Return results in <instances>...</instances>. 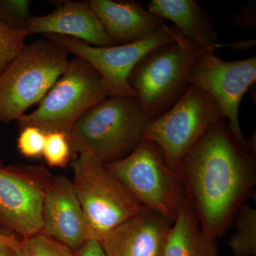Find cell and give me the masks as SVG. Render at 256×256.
<instances>
[{
  "label": "cell",
  "mask_w": 256,
  "mask_h": 256,
  "mask_svg": "<svg viewBox=\"0 0 256 256\" xmlns=\"http://www.w3.org/2000/svg\"><path fill=\"white\" fill-rule=\"evenodd\" d=\"M176 172L202 228L216 238L226 232L254 190L256 154L236 140L222 120L190 150Z\"/></svg>",
  "instance_id": "1"
},
{
  "label": "cell",
  "mask_w": 256,
  "mask_h": 256,
  "mask_svg": "<svg viewBox=\"0 0 256 256\" xmlns=\"http://www.w3.org/2000/svg\"><path fill=\"white\" fill-rule=\"evenodd\" d=\"M150 120L134 97H108L90 108L68 134L74 152L90 153L104 164L129 156Z\"/></svg>",
  "instance_id": "2"
},
{
  "label": "cell",
  "mask_w": 256,
  "mask_h": 256,
  "mask_svg": "<svg viewBox=\"0 0 256 256\" xmlns=\"http://www.w3.org/2000/svg\"><path fill=\"white\" fill-rule=\"evenodd\" d=\"M174 42L156 47L138 62L130 75V86L149 119H156L174 105L190 86L188 76L197 60L206 54L176 28Z\"/></svg>",
  "instance_id": "3"
},
{
  "label": "cell",
  "mask_w": 256,
  "mask_h": 256,
  "mask_svg": "<svg viewBox=\"0 0 256 256\" xmlns=\"http://www.w3.org/2000/svg\"><path fill=\"white\" fill-rule=\"evenodd\" d=\"M70 166L88 238L101 242L116 227L148 208L90 153L79 154Z\"/></svg>",
  "instance_id": "4"
},
{
  "label": "cell",
  "mask_w": 256,
  "mask_h": 256,
  "mask_svg": "<svg viewBox=\"0 0 256 256\" xmlns=\"http://www.w3.org/2000/svg\"><path fill=\"white\" fill-rule=\"evenodd\" d=\"M68 52L48 38L26 44L0 74V124L40 104L68 64Z\"/></svg>",
  "instance_id": "5"
},
{
  "label": "cell",
  "mask_w": 256,
  "mask_h": 256,
  "mask_svg": "<svg viewBox=\"0 0 256 256\" xmlns=\"http://www.w3.org/2000/svg\"><path fill=\"white\" fill-rule=\"evenodd\" d=\"M105 82L98 72L85 60H69L64 73L52 86L38 108L18 119L20 129L28 126L46 133L68 134L88 110L108 98Z\"/></svg>",
  "instance_id": "6"
},
{
  "label": "cell",
  "mask_w": 256,
  "mask_h": 256,
  "mask_svg": "<svg viewBox=\"0 0 256 256\" xmlns=\"http://www.w3.org/2000/svg\"><path fill=\"white\" fill-rule=\"evenodd\" d=\"M105 165L144 206L174 223L185 200L184 188L154 142L142 140L129 156Z\"/></svg>",
  "instance_id": "7"
},
{
  "label": "cell",
  "mask_w": 256,
  "mask_h": 256,
  "mask_svg": "<svg viewBox=\"0 0 256 256\" xmlns=\"http://www.w3.org/2000/svg\"><path fill=\"white\" fill-rule=\"evenodd\" d=\"M224 119L218 102L208 92L190 86L169 110L150 121L142 140L158 146L166 164L176 172L184 158L210 126Z\"/></svg>",
  "instance_id": "8"
},
{
  "label": "cell",
  "mask_w": 256,
  "mask_h": 256,
  "mask_svg": "<svg viewBox=\"0 0 256 256\" xmlns=\"http://www.w3.org/2000/svg\"><path fill=\"white\" fill-rule=\"evenodd\" d=\"M54 176L43 166H5L0 158V226L22 239L41 232L44 200Z\"/></svg>",
  "instance_id": "9"
},
{
  "label": "cell",
  "mask_w": 256,
  "mask_h": 256,
  "mask_svg": "<svg viewBox=\"0 0 256 256\" xmlns=\"http://www.w3.org/2000/svg\"><path fill=\"white\" fill-rule=\"evenodd\" d=\"M174 26L164 24L144 40L126 44L99 47L72 37L44 34L68 54L85 60L98 72L105 82L109 97H136L130 86V75L143 57L156 47L174 42Z\"/></svg>",
  "instance_id": "10"
},
{
  "label": "cell",
  "mask_w": 256,
  "mask_h": 256,
  "mask_svg": "<svg viewBox=\"0 0 256 256\" xmlns=\"http://www.w3.org/2000/svg\"><path fill=\"white\" fill-rule=\"evenodd\" d=\"M256 80V57L226 62L214 54H205L188 74L190 86L208 92L222 109L234 137L247 148L238 120L240 101Z\"/></svg>",
  "instance_id": "11"
},
{
  "label": "cell",
  "mask_w": 256,
  "mask_h": 256,
  "mask_svg": "<svg viewBox=\"0 0 256 256\" xmlns=\"http://www.w3.org/2000/svg\"><path fill=\"white\" fill-rule=\"evenodd\" d=\"M40 233L75 252L88 239L85 217L73 183L64 175L54 176L44 200Z\"/></svg>",
  "instance_id": "12"
},
{
  "label": "cell",
  "mask_w": 256,
  "mask_h": 256,
  "mask_svg": "<svg viewBox=\"0 0 256 256\" xmlns=\"http://www.w3.org/2000/svg\"><path fill=\"white\" fill-rule=\"evenodd\" d=\"M172 226L146 208L114 228L100 244L106 256H162Z\"/></svg>",
  "instance_id": "13"
},
{
  "label": "cell",
  "mask_w": 256,
  "mask_h": 256,
  "mask_svg": "<svg viewBox=\"0 0 256 256\" xmlns=\"http://www.w3.org/2000/svg\"><path fill=\"white\" fill-rule=\"evenodd\" d=\"M25 31L35 34L72 37L94 46H116L94 12L88 2L64 1L57 3L50 14L32 16Z\"/></svg>",
  "instance_id": "14"
},
{
  "label": "cell",
  "mask_w": 256,
  "mask_h": 256,
  "mask_svg": "<svg viewBox=\"0 0 256 256\" xmlns=\"http://www.w3.org/2000/svg\"><path fill=\"white\" fill-rule=\"evenodd\" d=\"M88 2L108 34L117 45L144 40L160 30L166 22L136 1Z\"/></svg>",
  "instance_id": "15"
},
{
  "label": "cell",
  "mask_w": 256,
  "mask_h": 256,
  "mask_svg": "<svg viewBox=\"0 0 256 256\" xmlns=\"http://www.w3.org/2000/svg\"><path fill=\"white\" fill-rule=\"evenodd\" d=\"M148 10L172 22L184 38L206 54L222 47L210 16L194 0H152Z\"/></svg>",
  "instance_id": "16"
},
{
  "label": "cell",
  "mask_w": 256,
  "mask_h": 256,
  "mask_svg": "<svg viewBox=\"0 0 256 256\" xmlns=\"http://www.w3.org/2000/svg\"><path fill=\"white\" fill-rule=\"evenodd\" d=\"M162 256H220L216 238L205 233L185 198Z\"/></svg>",
  "instance_id": "17"
},
{
  "label": "cell",
  "mask_w": 256,
  "mask_h": 256,
  "mask_svg": "<svg viewBox=\"0 0 256 256\" xmlns=\"http://www.w3.org/2000/svg\"><path fill=\"white\" fill-rule=\"evenodd\" d=\"M233 223L235 233L228 242L234 256H256V210L247 204L239 208Z\"/></svg>",
  "instance_id": "18"
},
{
  "label": "cell",
  "mask_w": 256,
  "mask_h": 256,
  "mask_svg": "<svg viewBox=\"0 0 256 256\" xmlns=\"http://www.w3.org/2000/svg\"><path fill=\"white\" fill-rule=\"evenodd\" d=\"M75 156L68 136L63 132L46 133L43 156L50 168H66Z\"/></svg>",
  "instance_id": "19"
},
{
  "label": "cell",
  "mask_w": 256,
  "mask_h": 256,
  "mask_svg": "<svg viewBox=\"0 0 256 256\" xmlns=\"http://www.w3.org/2000/svg\"><path fill=\"white\" fill-rule=\"evenodd\" d=\"M28 36L26 31L13 30L0 21V74L21 53Z\"/></svg>",
  "instance_id": "20"
},
{
  "label": "cell",
  "mask_w": 256,
  "mask_h": 256,
  "mask_svg": "<svg viewBox=\"0 0 256 256\" xmlns=\"http://www.w3.org/2000/svg\"><path fill=\"white\" fill-rule=\"evenodd\" d=\"M28 0H0V21L13 30L25 31L32 18Z\"/></svg>",
  "instance_id": "21"
},
{
  "label": "cell",
  "mask_w": 256,
  "mask_h": 256,
  "mask_svg": "<svg viewBox=\"0 0 256 256\" xmlns=\"http://www.w3.org/2000/svg\"><path fill=\"white\" fill-rule=\"evenodd\" d=\"M46 133L36 127L20 129L16 148L20 154L30 159H40L43 156Z\"/></svg>",
  "instance_id": "22"
},
{
  "label": "cell",
  "mask_w": 256,
  "mask_h": 256,
  "mask_svg": "<svg viewBox=\"0 0 256 256\" xmlns=\"http://www.w3.org/2000/svg\"><path fill=\"white\" fill-rule=\"evenodd\" d=\"M24 240L30 256H76L69 248L42 233Z\"/></svg>",
  "instance_id": "23"
},
{
  "label": "cell",
  "mask_w": 256,
  "mask_h": 256,
  "mask_svg": "<svg viewBox=\"0 0 256 256\" xmlns=\"http://www.w3.org/2000/svg\"><path fill=\"white\" fill-rule=\"evenodd\" d=\"M232 23L236 28H256V2L248 3L232 18Z\"/></svg>",
  "instance_id": "24"
},
{
  "label": "cell",
  "mask_w": 256,
  "mask_h": 256,
  "mask_svg": "<svg viewBox=\"0 0 256 256\" xmlns=\"http://www.w3.org/2000/svg\"><path fill=\"white\" fill-rule=\"evenodd\" d=\"M76 256H106L100 242L94 239L88 238L78 252Z\"/></svg>",
  "instance_id": "25"
},
{
  "label": "cell",
  "mask_w": 256,
  "mask_h": 256,
  "mask_svg": "<svg viewBox=\"0 0 256 256\" xmlns=\"http://www.w3.org/2000/svg\"><path fill=\"white\" fill-rule=\"evenodd\" d=\"M256 45V40L254 38L250 40H240V41L230 42V43L224 44H222V47L227 46L230 50H236V52H244L252 50Z\"/></svg>",
  "instance_id": "26"
},
{
  "label": "cell",
  "mask_w": 256,
  "mask_h": 256,
  "mask_svg": "<svg viewBox=\"0 0 256 256\" xmlns=\"http://www.w3.org/2000/svg\"><path fill=\"white\" fill-rule=\"evenodd\" d=\"M12 233L0 232V248L6 245H18L21 239Z\"/></svg>",
  "instance_id": "27"
},
{
  "label": "cell",
  "mask_w": 256,
  "mask_h": 256,
  "mask_svg": "<svg viewBox=\"0 0 256 256\" xmlns=\"http://www.w3.org/2000/svg\"><path fill=\"white\" fill-rule=\"evenodd\" d=\"M22 242L18 245H6L0 248V256H15L16 249L21 245Z\"/></svg>",
  "instance_id": "28"
},
{
  "label": "cell",
  "mask_w": 256,
  "mask_h": 256,
  "mask_svg": "<svg viewBox=\"0 0 256 256\" xmlns=\"http://www.w3.org/2000/svg\"><path fill=\"white\" fill-rule=\"evenodd\" d=\"M15 256H30L24 239L21 245L16 249V254H15Z\"/></svg>",
  "instance_id": "29"
}]
</instances>
